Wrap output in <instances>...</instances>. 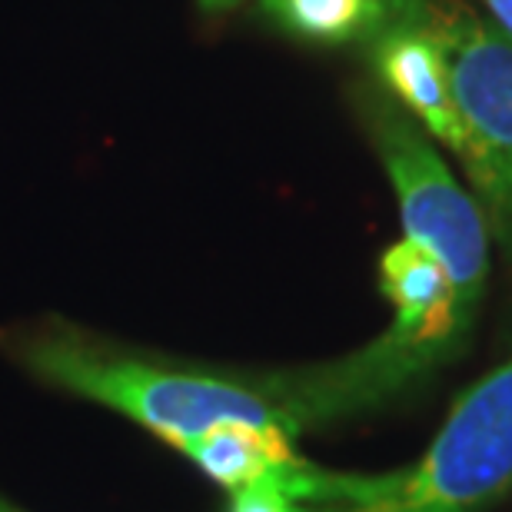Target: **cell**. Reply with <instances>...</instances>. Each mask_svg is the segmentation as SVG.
Segmentation results:
<instances>
[{
	"instance_id": "3",
	"label": "cell",
	"mask_w": 512,
	"mask_h": 512,
	"mask_svg": "<svg viewBox=\"0 0 512 512\" xmlns=\"http://www.w3.org/2000/svg\"><path fill=\"white\" fill-rule=\"evenodd\" d=\"M459 107L456 157L503 253L512 260V40L466 7H429Z\"/></svg>"
},
{
	"instance_id": "6",
	"label": "cell",
	"mask_w": 512,
	"mask_h": 512,
	"mask_svg": "<svg viewBox=\"0 0 512 512\" xmlns=\"http://www.w3.org/2000/svg\"><path fill=\"white\" fill-rule=\"evenodd\" d=\"M227 512H320V506L303 503L286 483H253L230 493Z\"/></svg>"
},
{
	"instance_id": "8",
	"label": "cell",
	"mask_w": 512,
	"mask_h": 512,
	"mask_svg": "<svg viewBox=\"0 0 512 512\" xmlns=\"http://www.w3.org/2000/svg\"><path fill=\"white\" fill-rule=\"evenodd\" d=\"M396 10V20H409V17H423L429 7H433V0H389Z\"/></svg>"
},
{
	"instance_id": "2",
	"label": "cell",
	"mask_w": 512,
	"mask_h": 512,
	"mask_svg": "<svg viewBox=\"0 0 512 512\" xmlns=\"http://www.w3.org/2000/svg\"><path fill=\"white\" fill-rule=\"evenodd\" d=\"M512 486V360L469 386L416 463L330 473L320 512H479Z\"/></svg>"
},
{
	"instance_id": "7",
	"label": "cell",
	"mask_w": 512,
	"mask_h": 512,
	"mask_svg": "<svg viewBox=\"0 0 512 512\" xmlns=\"http://www.w3.org/2000/svg\"><path fill=\"white\" fill-rule=\"evenodd\" d=\"M483 7L489 10L493 24L512 40V0H483Z\"/></svg>"
},
{
	"instance_id": "10",
	"label": "cell",
	"mask_w": 512,
	"mask_h": 512,
	"mask_svg": "<svg viewBox=\"0 0 512 512\" xmlns=\"http://www.w3.org/2000/svg\"><path fill=\"white\" fill-rule=\"evenodd\" d=\"M0 512H24V509H17L14 503H7V499L0 496Z\"/></svg>"
},
{
	"instance_id": "9",
	"label": "cell",
	"mask_w": 512,
	"mask_h": 512,
	"mask_svg": "<svg viewBox=\"0 0 512 512\" xmlns=\"http://www.w3.org/2000/svg\"><path fill=\"white\" fill-rule=\"evenodd\" d=\"M203 7H210V10H220V7H230V4H237V0H200Z\"/></svg>"
},
{
	"instance_id": "4",
	"label": "cell",
	"mask_w": 512,
	"mask_h": 512,
	"mask_svg": "<svg viewBox=\"0 0 512 512\" xmlns=\"http://www.w3.org/2000/svg\"><path fill=\"white\" fill-rule=\"evenodd\" d=\"M376 77L393 94V100L446 150H459L463 127L449 77L446 50L436 30L429 27V10L423 17L393 20L370 40Z\"/></svg>"
},
{
	"instance_id": "5",
	"label": "cell",
	"mask_w": 512,
	"mask_h": 512,
	"mask_svg": "<svg viewBox=\"0 0 512 512\" xmlns=\"http://www.w3.org/2000/svg\"><path fill=\"white\" fill-rule=\"evenodd\" d=\"M263 10L283 30L316 44H370L396 20L389 0H263Z\"/></svg>"
},
{
	"instance_id": "1",
	"label": "cell",
	"mask_w": 512,
	"mask_h": 512,
	"mask_svg": "<svg viewBox=\"0 0 512 512\" xmlns=\"http://www.w3.org/2000/svg\"><path fill=\"white\" fill-rule=\"evenodd\" d=\"M0 346L30 376L114 409L173 449L220 426H276L300 436L276 373H227L167 360L60 316L14 326Z\"/></svg>"
}]
</instances>
